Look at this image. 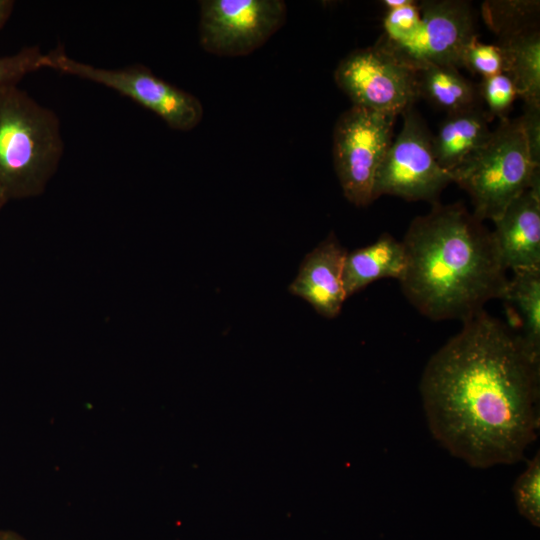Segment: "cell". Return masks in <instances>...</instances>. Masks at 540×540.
Returning <instances> with one entry per match:
<instances>
[{
    "label": "cell",
    "mask_w": 540,
    "mask_h": 540,
    "mask_svg": "<svg viewBox=\"0 0 540 540\" xmlns=\"http://www.w3.org/2000/svg\"><path fill=\"white\" fill-rule=\"evenodd\" d=\"M0 540H26L21 534L10 529H0Z\"/></svg>",
    "instance_id": "484cf974"
},
{
    "label": "cell",
    "mask_w": 540,
    "mask_h": 540,
    "mask_svg": "<svg viewBox=\"0 0 540 540\" xmlns=\"http://www.w3.org/2000/svg\"><path fill=\"white\" fill-rule=\"evenodd\" d=\"M42 68L110 88L152 111L174 130L190 131L203 118V106L198 98L156 76L141 64L112 69L97 67L56 49L44 53Z\"/></svg>",
    "instance_id": "5b68a950"
},
{
    "label": "cell",
    "mask_w": 540,
    "mask_h": 540,
    "mask_svg": "<svg viewBox=\"0 0 540 540\" xmlns=\"http://www.w3.org/2000/svg\"><path fill=\"white\" fill-rule=\"evenodd\" d=\"M63 151L57 114L18 85L0 88V186L9 200L41 195Z\"/></svg>",
    "instance_id": "3957f363"
},
{
    "label": "cell",
    "mask_w": 540,
    "mask_h": 540,
    "mask_svg": "<svg viewBox=\"0 0 540 540\" xmlns=\"http://www.w3.org/2000/svg\"><path fill=\"white\" fill-rule=\"evenodd\" d=\"M513 497L521 516L534 527H540V455L528 461L525 470L516 479Z\"/></svg>",
    "instance_id": "d6986e66"
},
{
    "label": "cell",
    "mask_w": 540,
    "mask_h": 540,
    "mask_svg": "<svg viewBox=\"0 0 540 540\" xmlns=\"http://www.w3.org/2000/svg\"><path fill=\"white\" fill-rule=\"evenodd\" d=\"M408 2L409 0H384L382 1V4L386 8V10H388L401 7Z\"/></svg>",
    "instance_id": "4316f807"
},
{
    "label": "cell",
    "mask_w": 540,
    "mask_h": 540,
    "mask_svg": "<svg viewBox=\"0 0 540 540\" xmlns=\"http://www.w3.org/2000/svg\"><path fill=\"white\" fill-rule=\"evenodd\" d=\"M286 16L282 0H203L199 43L206 52L217 56H245L277 32Z\"/></svg>",
    "instance_id": "9c48e42d"
},
{
    "label": "cell",
    "mask_w": 540,
    "mask_h": 540,
    "mask_svg": "<svg viewBox=\"0 0 540 540\" xmlns=\"http://www.w3.org/2000/svg\"><path fill=\"white\" fill-rule=\"evenodd\" d=\"M461 67L482 78L504 73L502 51L497 44L483 43L476 37L465 48Z\"/></svg>",
    "instance_id": "44dd1931"
},
{
    "label": "cell",
    "mask_w": 540,
    "mask_h": 540,
    "mask_svg": "<svg viewBox=\"0 0 540 540\" xmlns=\"http://www.w3.org/2000/svg\"><path fill=\"white\" fill-rule=\"evenodd\" d=\"M346 254L331 232L305 256L288 291L307 301L323 317L335 318L347 298L343 283Z\"/></svg>",
    "instance_id": "7c38bea8"
},
{
    "label": "cell",
    "mask_w": 540,
    "mask_h": 540,
    "mask_svg": "<svg viewBox=\"0 0 540 540\" xmlns=\"http://www.w3.org/2000/svg\"><path fill=\"white\" fill-rule=\"evenodd\" d=\"M470 196L479 220H496L525 190L540 182L519 117L500 119L487 142L452 173Z\"/></svg>",
    "instance_id": "277c9868"
},
{
    "label": "cell",
    "mask_w": 540,
    "mask_h": 540,
    "mask_svg": "<svg viewBox=\"0 0 540 540\" xmlns=\"http://www.w3.org/2000/svg\"><path fill=\"white\" fill-rule=\"evenodd\" d=\"M491 120L482 106L447 114L432 135V147L437 163L452 173L489 139Z\"/></svg>",
    "instance_id": "4fadbf2b"
},
{
    "label": "cell",
    "mask_w": 540,
    "mask_h": 540,
    "mask_svg": "<svg viewBox=\"0 0 540 540\" xmlns=\"http://www.w3.org/2000/svg\"><path fill=\"white\" fill-rule=\"evenodd\" d=\"M419 98L453 114L481 106L478 84L465 78L457 68L426 65L415 70Z\"/></svg>",
    "instance_id": "9a60e30c"
},
{
    "label": "cell",
    "mask_w": 540,
    "mask_h": 540,
    "mask_svg": "<svg viewBox=\"0 0 540 540\" xmlns=\"http://www.w3.org/2000/svg\"><path fill=\"white\" fill-rule=\"evenodd\" d=\"M403 125L376 173L373 196L392 195L432 204L453 182L450 172L436 161L432 134L414 107L402 113Z\"/></svg>",
    "instance_id": "52a82bcc"
},
{
    "label": "cell",
    "mask_w": 540,
    "mask_h": 540,
    "mask_svg": "<svg viewBox=\"0 0 540 540\" xmlns=\"http://www.w3.org/2000/svg\"><path fill=\"white\" fill-rule=\"evenodd\" d=\"M396 116L353 106L333 130V163L345 198L357 207L374 201L378 168L393 139Z\"/></svg>",
    "instance_id": "8992f818"
},
{
    "label": "cell",
    "mask_w": 540,
    "mask_h": 540,
    "mask_svg": "<svg viewBox=\"0 0 540 540\" xmlns=\"http://www.w3.org/2000/svg\"><path fill=\"white\" fill-rule=\"evenodd\" d=\"M14 1L0 0V29L5 25L12 14Z\"/></svg>",
    "instance_id": "d4e9b609"
},
{
    "label": "cell",
    "mask_w": 540,
    "mask_h": 540,
    "mask_svg": "<svg viewBox=\"0 0 540 540\" xmlns=\"http://www.w3.org/2000/svg\"><path fill=\"white\" fill-rule=\"evenodd\" d=\"M538 0H487L481 5V15L487 27L499 39L539 27Z\"/></svg>",
    "instance_id": "ac0fdd59"
},
{
    "label": "cell",
    "mask_w": 540,
    "mask_h": 540,
    "mask_svg": "<svg viewBox=\"0 0 540 540\" xmlns=\"http://www.w3.org/2000/svg\"><path fill=\"white\" fill-rule=\"evenodd\" d=\"M402 244L406 268L399 283L422 315L464 322L502 299L507 269L492 232L462 203H433L413 219Z\"/></svg>",
    "instance_id": "7a4b0ae2"
},
{
    "label": "cell",
    "mask_w": 540,
    "mask_h": 540,
    "mask_svg": "<svg viewBox=\"0 0 540 540\" xmlns=\"http://www.w3.org/2000/svg\"><path fill=\"white\" fill-rule=\"evenodd\" d=\"M43 55L39 47L30 46L0 57V88L17 85L24 76L41 69Z\"/></svg>",
    "instance_id": "603a6c76"
},
{
    "label": "cell",
    "mask_w": 540,
    "mask_h": 540,
    "mask_svg": "<svg viewBox=\"0 0 540 540\" xmlns=\"http://www.w3.org/2000/svg\"><path fill=\"white\" fill-rule=\"evenodd\" d=\"M505 301L530 357L540 362V269L519 270L508 279Z\"/></svg>",
    "instance_id": "2e32d148"
},
{
    "label": "cell",
    "mask_w": 540,
    "mask_h": 540,
    "mask_svg": "<svg viewBox=\"0 0 540 540\" xmlns=\"http://www.w3.org/2000/svg\"><path fill=\"white\" fill-rule=\"evenodd\" d=\"M540 362L482 310L427 362L420 394L433 437L475 468L522 460L539 429Z\"/></svg>",
    "instance_id": "6da1fadb"
},
{
    "label": "cell",
    "mask_w": 540,
    "mask_h": 540,
    "mask_svg": "<svg viewBox=\"0 0 540 540\" xmlns=\"http://www.w3.org/2000/svg\"><path fill=\"white\" fill-rule=\"evenodd\" d=\"M334 80L353 106L396 117L419 99L415 71L378 43L347 54Z\"/></svg>",
    "instance_id": "ba28073f"
},
{
    "label": "cell",
    "mask_w": 540,
    "mask_h": 540,
    "mask_svg": "<svg viewBox=\"0 0 540 540\" xmlns=\"http://www.w3.org/2000/svg\"><path fill=\"white\" fill-rule=\"evenodd\" d=\"M519 119L530 158L536 167H540V104L524 103Z\"/></svg>",
    "instance_id": "cb8c5ba5"
},
{
    "label": "cell",
    "mask_w": 540,
    "mask_h": 540,
    "mask_svg": "<svg viewBox=\"0 0 540 540\" xmlns=\"http://www.w3.org/2000/svg\"><path fill=\"white\" fill-rule=\"evenodd\" d=\"M493 223L492 236L507 270L540 269V182L512 201Z\"/></svg>",
    "instance_id": "8fae6325"
},
{
    "label": "cell",
    "mask_w": 540,
    "mask_h": 540,
    "mask_svg": "<svg viewBox=\"0 0 540 540\" xmlns=\"http://www.w3.org/2000/svg\"><path fill=\"white\" fill-rule=\"evenodd\" d=\"M503 54L504 73L524 103L540 104V29L534 27L496 43Z\"/></svg>",
    "instance_id": "e0dca14e"
},
{
    "label": "cell",
    "mask_w": 540,
    "mask_h": 540,
    "mask_svg": "<svg viewBox=\"0 0 540 540\" xmlns=\"http://www.w3.org/2000/svg\"><path fill=\"white\" fill-rule=\"evenodd\" d=\"M9 201V198L5 191L0 186V210L5 206V204Z\"/></svg>",
    "instance_id": "83f0119b"
},
{
    "label": "cell",
    "mask_w": 540,
    "mask_h": 540,
    "mask_svg": "<svg viewBox=\"0 0 540 540\" xmlns=\"http://www.w3.org/2000/svg\"><path fill=\"white\" fill-rule=\"evenodd\" d=\"M421 21L419 3L409 0L405 5L388 9L383 18L384 33L378 39L386 44L400 43L409 38Z\"/></svg>",
    "instance_id": "7402d4cb"
},
{
    "label": "cell",
    "mask_w": 540,
    "mask_h": 540,
    "mask_svg": "<svg viewBox=\"0 0 540 540\" xmlns=\"http://www.w3.org/2000/svg\"><path fill=\"white\" fill-rule=\"evenodd\" d=\"M478 90L481 102L486 104L488 108L486 112L491 119L493 117L506 118L518 96L513 81L505 73L482 78L478 84Z\"/></svg>",
    "instance_id": "ffe728a7"
},
{
    "label": "cell",
    "mask_w": 540,
    "mask_h": 540,
    "mask_svg": "<svg viewBox=\"0 0 540 540\" xmlns=\"http://www.w3.org/2000/svg\"><path fill=\"white\" fill-rule=\"evenodd\" d=\"M416 31L396 44L377 41L414 71L426 65L461 67L467 45L476 37V17L463 0H425L419 3Z\"/></svg>",
    "instance_id": "30bf717a"
},
{
    "label": "cell",
    "mask_w": 540,
    "mask_h": 540,
    "mask_svg": "<svg viewBox=\"0 0 540 540\" xmlns=\"http://www.w3.org/2000/svg\"><path fill=\"white\" fill-rule=\"evenodd\" d=\"M405 268L406 254L402 242L383 233L374 243L347 252L343 267L346 296H352L379 279L399 281Z\"/></svg>",
    "instance_id": "5bb4252c"
}]
</instances>
